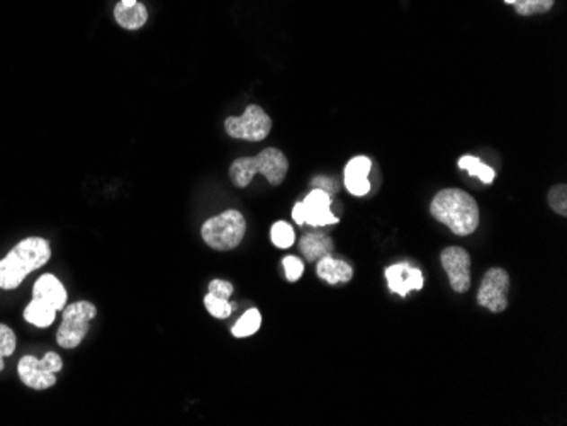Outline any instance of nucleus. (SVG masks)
I'll return each instance as SVG.
<instances>
[{
  "mask_svg": "<svg viewBox=\"0 0 567 426\" xmlns=\"http://www.w3.org/2000/svg\"><path fill=\"white\" fill-rule=\"evenodd\" d=\"M509 275L505 269H490L481 282L477 292V305L490 309L492 313H503L508 307Z\"/></svg>",
  "mask_w": 567,
  "mask_h": 426,
  "instance_id": "nucleus-8",
  "label": "nucleus"
},
{
  "mask_svg": "<svg viewBox=\"0 0 567 426\" xmlns=\"http://www.w3.org/2000/svg\"><path fill=\"white\" fill-rule=\"evenodd\" d=\"M204 306H206L208 313H209L213 318H217V320H226L231 313H233V309H235V306L230 305L228 299L216 297V296L209 294V292H208V296L204 297Z\"/></svg>",
  "mask_w": 567,
  "mask_h": 426,
  "instance_id": "nucleus-22",
  "label": "nucleus"
},
{
  "mask_svg": "<svg viewBox=\"0 0 567 426\" xmlns=\"http://www.w3.org/2000/svg\"><path fill=\"white\" fill-rule=\"evenodd\" d=\"M245 231L246 221L244 214L236 209H228L209 217L200 228V236L204 244L211 246L213 250L230 252L244 242Z\"/></svg>",
  "mask_w": 567,
  "mask_h": 426,
  "instance_id": "nucleus-4",
  "label": "nucleus"
},
{
  "mask_svg": "<svg viewBox=\"0 0 567 426\" xmlns=\"http://www.w3.org/2000/svg\"><path fill=\"white\" fill-rule=\"evenodd\" d=\"M51 259L49 242L41 236H30L0 260V289H17L28 275L45 267Z\"/></svg>",
  "mask_w": 567,
  "mask_h": 426,
  "instance_id": "nucleus-1",
  "label": "nucleus"
},
{
  "mask_svg": "<svg viewBox=\"0 0 567 426\" xmlns=\"http://www.w3.org/2000/svg\"><path fill=\"white\" fill-rule=\"evenodd\" d=\"M63 320L57 332V343L65 351H74L85 340L97 307L91 301H77L63 307Z\"/></svg>",
  "mask_w": 567,
  "mask_h": 426,
  "instance_id": "nucleus-5",
  "label": "nucleus"
},
{
  "mask_svg": "<svg viewBox=\"0 0 567 426\" xmlns=\"http://www.w3.org/2000/svg\"><path fill=\"white\" fill-rule=\"evenodd\" d=\"M4 359H5V357L0 353V372H2V370H4V367H5V364H4Z\"/></svg>",
  "mask_w": 567,
  "mask_h": 426,
  "instance_id": "nucleus-30",
  "label": "nucleus"
},
{
  "mask_svg": "<svg viewBox=\"0 0 567 426\" xmlns=\"http://www.w3.org/2000/svg\"><path fill=\"white\" fill-rule=\"evenodd\" d=\"M17 347V338L14 330L7 324L0 323V353L4 357L14 355Z\"/></svg>",
  "mask_w": 567,
  "mask_h": 426,
  "instance_id": "nucleus-24",
  "label": "nucleus"
},
{
  "mask_svg": "<svg viewBox=\"0 0 567 426\" xmlns=\"http://www.w3.org/2000/svg\"><path fill=\"white\" fill-rule=\"evenodd\" d=\"M292 219L301 226L305 225V208H303V202H297L292 209Z\"/></svg>",
  "mask_w": 567,
  "mask_h": 426,
  "instance_id": "nucleus-28",
  "label": "nucleus"
},
{
  "mask_svg": "<svg viewBox=\"0 0 567 426\" xmlns=\"http://www.w3.org/2000/svg\"><path fill=\"white\" fill-rule=\"evenodd\" d=\"M225 129L231 138L245 141H263L272 131V120L261 106H248L240 118H228Z\"/></svg>",
  "mask_w": 567,
  "mask_h": 426,
  "instance_id": "nucleus-7",
  "label": "nucleus"
},
{
  "mask_svg": "<svg viewBox=\"0 0 567 426\" xmlns=\"http://www.w3.org/2000/svg\"><path fill=\"white\" fill-rule=\"evenodd\" d=\"M261 324V315L259 309L252 307L245 315L236 321L231 328V333L236 338H246V336L255 335L259 332Z\"/></svg>",
  "mask_w": 567,
  "mask_h": 426,
  "instance_id": "nucleus-18",
  "label": "nucleus"
},
{
  "mask_svg": "<svg viewBox=\"0 0 567 426\" xmlns=\"http://www.w3.org/2000/svg\"><path fill=\"white\" fill-rule=\"evenodd\" d=\"M549 204L554 213L566 216L567 214V187L566 183H559L552 187L549 192Z\"/></svg>",
  "mask_w": 567,
  "mask_h": 426,
  "instance_id": "nucleus-23",
  "label": "nucleus"
},
{
  "mask_svg": "<svg viewBox=\"0 0 567 426\" xmlns=\"http://www.w3.org/2000/svg\"><path fill=\"white\" fill-rule=\"evenodd\" d=\"M303 208H305V223L315 228L338 223L337 216L330 209L332 198L322 189H313L303 200Z\"/></svg>",
  "mask_w": 567,
  "mask_h": 426,
  "instance_id": "nucleus-10",
  "label": "nucleus"
},
{
  "mask_svg": "<svg viewBox=\"0 0 567 426\" xmlns=\"http://www.w3.org/2000/svg\"><path fill=\"white\" fill-rule=\"evenodd\" d=\"M385 279L389 289L401 297H406L412 290H421L423 288V274L421 271L414 269L408 262L394 263L385 269Z\"/></svg>",
  "mask_w": 567,
  "mask_h": 426,
  "instance_id": "nucleus-11",
  "label": "nucleus"
},
{
  "mask_svg": "<svg viewBox=\"0 0 567 426\" xmlns=\"http://www.w3.org/2000/svg\"><path fill=\"white\" fill-rule=\"evenodd\" d=\"M270 240L277 248H291L296 242L294 229L286 221H277L276 225L270 228Z\"/></svg>",
  "mask_w": 567,
  "mask_h": 426,
  "instance_id": "nucleus-21",
  "label": "nucleus"
},
{
  "mask_svg": "<svg viewBox=\"0 0 567 426\" xmlns=\"http://www.w3.org/2000/svg\"><path fill=\"white\" fill-rule=\"evenodd\" d=\"M62 368V357L55 351H48L43 359L24 355L17 364V374L26 387L34 391H47L57 384V374Z\"/></svg>",
  "mask_w": 567,
  "mask_h": 426,
  "instance_id": "nucleus-6",
  "label": "nucleus"
},
{
  "mask_svg": "<svg viewBox=\"0 0 567 426\" xmlns=\"http://www.w3.org/2000/svg\"><path fill=\"white\" fill-rule=\"evenodd\" d=\"M282 265H284L286 277H288V280H289V282H296V280H299V279L303 277V272H305V263H303L301 260L289 255V257L282 259Z\"/></svg>",
  "mask_w": 567,
  "mask_h": 426,
  "instance_id": "nucleus-25",
  "label": "nucleus"
},
{
  "mask_svg": "<svg viewBox=\"0 0 567 426\" xmlns=\"http://www.w3.org/2000/svg\"><path fill=\"white\" fill-rule=\"evenodd\" d=\"M138 0H121V4L124 5H135Z\"/></svg>",
  "mask_w": 567,
  "mask_h": 426,
  "instance_id": "nucleus-29",
  "label": "nucleus"
},
{
  "mask_svg": "<svg viewBox=\"0 0 567 426\" xmlns=\"http://www.w3.org/2000/svg\"><path fill=\"white\" fill-rule=\"evenodd\" d=\"M57 313L58 311L53 306L48 305L47 301L32 297L31 303L26 306L22 316L26 323L36 328H49L57 320Z\"/></svg>",
  "mask_w": 567,
  "mask_h": 426,
  "instance_id": "nucleus-17",
  "label": "nucleus"
},
{
  "mask_svg": "<svg viewBox=\"0 0 567 426\" xmlns=\"http://www.w3.org/2000/svg\"><path fill=\"white\" fill-rule=\"evenodd\" d=\"M289 170V162L286 155L279 148H265L257 156H244L231 164L230 179L233 185L245 189L252 179L261 173L270 185L284 182Z\"/></svg>",
  "mask_w": 567,
  "mask_h": 426,
  "instance_id": "nucleus-3",
  "label": "nucleus"
},
{
  "mask_svg": "<svg viewBox=\"0 0 567 426\" xmlns=\"http://www.w3.org/2000/svg\"><path fill=\"white\" fill-rule=\"evenodd\" d=\"M299 250L307 262H318L326 255H332L335 246L333 240L324 233H306L299 242Z\"/></svg>",
  "mask_w": 567,
  "mask_h": 426,
  "instance_id": "nucleus-15",
  "label": "nucleus"
},
{
  "mask_svg": "<svg viewBox=\"0 0 567 426\" xmlns=\"http://www.w3.org/2000/svg\"><path fill=\"white\" fill-rule=\"evenodd\" d=\"M459 167L462 170H467L473 177L481 179L484 183H492L494 181V170L484 165L477 156H471V155L462 156L459 160Z\"/></svg>",
  "mask_w": 567,
  "mask_h": 426,
  "instance_id": "nucleus-19",
  "label": "nucleus"
},
{
  "mask_svg": "<svg viewBox=\"0 0 567 426\" xmlns=\"http://www.w3.org/2000/svg\"><path fill=\"white\" fill-rule=\"evenodd\" d=\"M445 274L448 275L450 288L464 294L471 288V257L462 246H448L440 255Z\"/></svg>",
  "mask_w": 567,
  "mask_h": 426,
  "instance_id": "nucleus-9",
  "label": "nucleus"
},
{
  "mask_svg": "<svg viewBox=\"0 0 567 426\" xmlns=\"http://www.w3.org/2000/svg\"><path fill=\"white\" fill-rule=\"evenodd\" d=\"M311 185H313L315 189H322L330 198L338 191V183L335 182L333 179H326V177H316V179H313Z\"/></svg>",
  "mask_w": 567,
  "mask_h": 426,
  "instance_id": "nucleus-27",
  "label": "nucleus"
},
{
  "mask_svg": "<svg viewBox=\"0 0 567 426\" xmlns=\"http://www.w3.org/2000/svg\"><path fill=\"white\" fill-rule=\"evenodd\" d=\"M209 294H213L216 297H221V299H230L231 294H233V286L228 280L215 279L209 284Z\"/></svg>",
  "mask_w": 567,
  "mask_h": 426,
  "instance_id": "nucleus-26",
  "label": "nucleus"
},
{
  "mask_svg": "<svg viewBox=\"0 0 567 426\" xmlns=\"http://www.w3.org/2000/svg\"><path fill=\"white\" fill-rule=\"evenodd\" d=\"M316 274L326 284L337 286V284H345V282L352 280L353 269L347 262L335 259L332 255H326V257L318 260Z\"/></svg>",
  "mask_w": 567,
  "mask_h": 426,
  "instance_id": "nucleus-14",
  "label": "nucleus"
},
{
  "mask_svg": "<svg viewBox=\"0 0 567 426\" xmlns=\"http://www.w3.org/2000/svg\"><path fill=\"white\" fill-rule=\"evenodd\" d=\"M430 213L459 236H467L479 226V206L471 194L460 189L440 191L431 200Z\"/></svg>",
  "mask_w": 567,
  "mask_h": 426,
  "instance_id": "nucleus-2",
  "label": "nucleus"
},
{
  "mask_svg": "<svg viewBox=\"0 0 567 426\" xmlns=\"http://www.w3.org/2000/svg\"><path fill=\"white\" fill-rule=\"evenodd\" d=\"M506 4L515 5L520 15L545 14L554 7L555 0H505Z\"/></svg>",
  "mask_w": 567,
  "mask_h": 426,
  "instance_id": "nucleus-20",
  "label": "nucleus"
},
{
  "mask_svg": "<svg viewBox=\"0 0 567 426\" xmlns=\"http://www.w3.org/2000/svg\"><path fill=\"white\" fill-rule=\"evenodd\" d=\"M372 168V162L368 156H355L347 167H345V187L349 192L357 198H362L368 194L370 182H368V173Z\"/></svg>",
  "mask_w": 567,
  "mask_h": 426,
  "instance_id": "nucleus-13",
  "label": "nucleus"
},
{
  "mask_svg": "<svg viewBox=\"0 0 567 426\" xmlns=\"http://www.w3.org/2000/svg\"><path fill=\"white\" fill-rule=\"evenodd\" d=\"M32 297L43 299L48 305L53 306L57 311H63L68 301V294L62 284V280L53 274H43L32 286Z\"/></svg>",
  "mask_w": 567,
  "mask_h": 426,
  "instance_id": "nucleus-12",
  "label": "nucleus"
},
{
  "mask_svg": "<svg viewBox=\"0 0 567 426\" xmlns=\"http://www.w3.org/2000/svg\"><path fill=\"white\" fill-rule=\"evenodd\" d=\"M114 17L116 22L124 30L137 31L145 26L148 19V11L141 2H137L135 5H124L118 2V5L114 7Z\"/></svg>",
  "mask_w": 567,
  "mask_h": 426,
  "instance_id": "nucleus-16",
  "label": "nucleus"
}]
</instances>
